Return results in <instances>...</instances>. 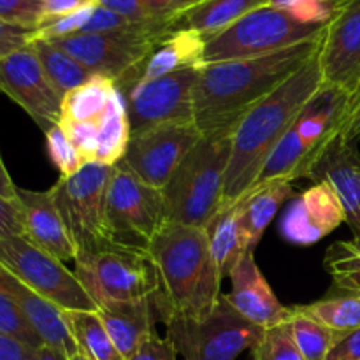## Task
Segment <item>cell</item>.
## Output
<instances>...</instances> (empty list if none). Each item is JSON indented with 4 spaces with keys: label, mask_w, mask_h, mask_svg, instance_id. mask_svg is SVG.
Wrapping results in <instances>:
<instances>
[{
    "label": "cell",
    "mask_w": 360,
    "mask_h": 360,
    "mask_svg": "<svg viewBox=\"0 0 360 360\" xmlns=\"http://www.w3.org/2000/svg\"><path fill=\"white\" fill-rule=\"evenodd\" d=\"M319 46L316 37L259 58L204 63L193 90L197 129L202 136L234 132L255 105L316 55Z\"/></svg>",
    "instance_id": "obj_1"
},
{
    "label": "cell",
    "mask_w": 360,
    "mask_h": 360,
    "mask_svg": "<svg viewBox=\"0 0 360 360\" xmlns=\"http://www.w3.org/2000/svg\"><path fill=\"white\" fill-rule=\"evenodd\" d=\"M319 53V51H316ZM323 91L316 55L288 77L266 101L252 109L232 132L231 158L225 172V204H234L255 186L264 164L294 129L308 105Z\"/></svg>",
    "instance_id": "obj_2"
},
{
    "label": "cell",
    "mask_w": 360,
    "mask_h": 360,
    "mask_svg": "<svg viewBox=\"0 0 360 360\" xmlns=\"http://www.w3.org/2000/svg\"><path fill=\"white\" fill-rule=\"evenodd\" d=\"M158 278L155 309L171 316L202 319L221 299V274L211 252L206 229L165 224L148 250Z\"/></svg>",
    "instance_id": "obj_3"
},
{
    "label": "cell",
    "mask_w": 360,
    "mask_h": 360,
    "mask_svg": "<svg viewBox=\"0 0 360 360\" xmlns=\"http://www.w3.org/2000/svg\"><path fill=\"white\" fill-rule=\"evenodd\" d=\"M58 125L84 164L116 165L132 137L125 97L104 76H94L63 97Z\"/></svg>",
    "instance_id": "obj_4"
},
{
    "label": "cell",
    "mask_w": 360,
    "mask_h": 360,
    "mask_svg": "<svg viewBox=\"0 0 360 360\" xmlns=\"http://www.w3.org/2000/svg\"><path fill=\"white\" fill-rule=\"evenodd\" d=\"M232 132L210 134L183 158L162 190L169 224L206 229L225 204Z\"/></svg>",
    "instance_id": "obj_5"
},
{
    "label": "cell",
    "mask_w": 360,
    "mask_h": 360,
    "mask_svg": "<svg viewBox=\"0 0 360 360\" xmlns=\"http://www.w3.org/2000/svg\"><path fill=\"white\" fill-rule=\"evenodd\" d=\"M112 171L115 165L84 164L76 174L60 176L49 188L77 253L118 248L108 218V188Z\"/></svg>",
    "instance_id": "obj_6"
},
{
    "label": "cell",
    "mask_w": 360,
    "mask_h": 360,
    "mask_svg": "<svg viewBox=\"0 0 360 360\" xmlns=\"http://www.w3.org/2000/svg\"><path fill=\"white\" fill-rule=\"evenodd\" d=\"M326 25L304 23L287 11L264 6L207 39L204 63L259 58L320 37Z\"/></svg>",
    "instance_id": "obj_7"
},
{
    "label": "cell",
    "mask_w": 360,
    "mask_h": 360,
    "mask_svg": "<svg viewBox=\"0 0 360 360\" xmlns=\"http://www.w3.org/2000/svg\"><path fill=\"white\" fill-rule=\"evenodd\" d=\"M74 274L98 306L153 299L158 278L146 252L109 248L102 252L77 253Z\"/></svg>",
    "instance_id": "obj_8"
},
{
    "label": "cell",
    "mask_w": 360,
    "mask_h": 360,
    "mask_svg": "<svg viewBox=\"0 0 360 360\" xmlns=\"http://www.w3.org/2000/svg\"><path fill=\"white\" fill-rule=\"evenodd\" d=\"M164 323L183 360H236L243 352L253 350L264 333L243 319L224 295L202 319L171 316Z\"/></svg>",
    "instance_id": "obj_9"
},
{
    "label": "cell",
    "mask_w": 360,
    "mask_h": 360,
    "mask_svg": "<svg viewBox=\"0 0 360 360\" xmlns=\"http://www.w3.org/2000/svg\"><path fill=\"white\" fill-rule=\"evenodd\" d=\"M172 30H176L174 23H167L141 30L76 34L53 39L51 42L83 63L95 76L112 79L123 90L155 46Z\"/></svg>",
    "instance_id": "obj_10"
},
{
    "label": "cell",
    "mask_w": 360,
    "mask_h": 360,
    "mask_svg": "<svg viewBox=\"0 0 360 360\" xmlns=\"http://www.w3.org/2000/svg\"><path fill=\"white\" fill-rule=\"evenodd\" d=\"M108 218L116 246L148 253L157 232L167 224L164 193L118 162L108 188Z\"/></svg>",
    "instance_id": "obj_11"
},
{
    "label": "cell",
    "mask_w": 360,
    "mask_h": 360,
    "mask_svg": "<svg viewBox=\"0 0 360 360\" xmlns=\"http://www.w3.org/2000/svg\"><path fill=\"white\" fill-rule=\"evenodd\" d=\"M0 266L62 311L97 309L74 271L27 238L0 239Z\"/></svg>",
    "instance_id": "obj_12"
},
{
    "label": "cell",
    "mask_w": 360,
    "mask_h": 360,
    "mask_svg": "<svg viewBox=\"0 0 360 360\" xmlns=\"http://www.w3.org/2000/svg\"><path fill=\"white\" fill-rule=\"evenodd\" d=\"M200 67L171 72L157 79L139 83L123 94L134 134L176 123H195V90Z\"/></svg>",
    "instance_id": "obj_13"
},
{
    "label": "cell",
    "mask_w": 360,
    "mask_h": 360,
    "mask_svg": "<svg viewBox=\"0 0 360 360\" xmlns=\"http://www.w3.org/2000/svg\"><path fill=\"white\" fill-rule=\"evenodd\" d=\"M323 90L354 95L360 88V0H341L320 35Z\"/></svg>",
    "instance_id": "obj_14"
},
{
    "label": "cell",
    "mask_w": 360,
    "mask_h": 360,
    "mask_svg": "<svg viewBox=\"0 0 360 360\" xmlns=\"http://www.w3.org/2000/svg\"><path fill=\"white\" fill-rule=\"evenodd\" d=\"M202 132L195 123H176L134 134L127 146L123 164L139 179L164 190L183 158L200 141Z\"/></svg>",
    "instance_id": "obj_15"
},
{
    "label": "cell",
    "mask_w": 360,
    "mask_h": 360,
    "mask_svg": "<svg viewBox=\"0 0 360 360\" xmlns=\"http://www.w3.org/2000/svg\"><path fill=\"white\" fill-rule=\"evenodd\" d=\"M0 90L48 132L58 125L63 97L58 94L32 42L0 60Z\"/></svg>",
    "instance_id": "obj_16"
},
{
    "label": "cell",
    "mask_w": 360,
    "mask_h": 360,
    "mask_svg": "<svg viewBox=\"0 0 360 360\" xmlns=\"http://www.w3.org/2000/svg\"><path fill=\"white\" fill-rule=\"evenodd\" d=\"M347 224L343 204L327 181H319L292 200L280 220V234L287 243L309 246L322 241Z\"/></svg>",
    "instance_id": "obj_17"
},
{
    "label": "cell",
    "mask_w": 360,
    "mask_h": 360,
    "mask_svg": "<svg viewBox=\"0 0 360 360\" xmlns=\"http://www.w3.org/2000/svg\"><path fill=\"white\" fill-rule=\"evenodd\" d=\"M229 278H231L232 288L224 297L243 319L260 329H269V327L290 322L294 316V306L288 308L281 304L271 288L269 281L257 266L253 253H246L245 257H241Z\"/></svg>",
    "instance_id": "obj_18"
},
{
    "label": "cell",
    "mask_w": 360,
    "mask_h": 360,
    "mask_svg": "<svg viewBox=\"0 0 360 360\" xmlns=\"http://www.w3.org/2000/svg\"><path fill=\"white\" fill-rule=\"evenodd\" d=\"M311 181H327L340 197L347 225L360 238V153L357 143H348L338 134L313 165Z\"/></svg>",
    "instance_id": "obj_19"
},
{
    "label": "cell",
    "mask_w": 360,
    "mask_h": 360,
    "mask_svg": "<svg viewBox=\"0 0 360 360\" xmlns=\"http://www.w3.org/2000/svg\"><path fill=\"white\" fill-rule=\"evenodd\" d=\"M0 292L13 299L14 304L27 316L46 347L56 348L69 357L79 354L76 341L63 319L62 309L35 294L32 288H28L23 281L18 280L2 266H0Z\"/></svg>",
    "instance_id": "obj_20"
},
{
    "label": "cell",
    "mask_w": 360,
    "mask_h": 360,
    "mask_svg": "<svg viewBox=\"0 0 360 360\" xmlns=\"http://www.w3.org/2000/svg\"><path fill=\"white\" fill-rule=\"evenodd\" d=\"M18 202L23 217L25 238L28 241L62 262L76 259L77 250L69 239L51 190L35 192L18 188Z\"/></svg>",
    "instance_id": "obj_21"
},
{
    "label": "cell",
    "mask_w": 360,
    "mask_h": 360,
    "mask_svg": "<svg viewBox=\"0 0 360 360\" xmlns=\"http://www.w3.org/2000/svg\"><path fill=\"white\" fill-rule=\"evenodd\" d=\"M204 48L206 41L197 32L181 30V28L172 30L155 46L150 56L136 70L130 83L123 88L122 94H127L136 84L167 76L171 72H178L188 67H202Z\"/></svg>",
    "instance_id": "obj_22"
},
{
    "label": "cell",
    "mask_w": 360,
    "mask_h": 360,
    "mask_svg": "<svg viewBox=\"0 0 360 360\" xmlns=\"http://www.w3.org/2000/svg\"><path fill=\"white\" fill-rule=\"evenodd\" d=\"M153 309V299L116 302L97 308L98 316L123 360L132 357L150 338L157 334Z\"/></svg>",
    "instance_id": "obj_23"
},
{
    "label": "cell",
    "mask_w": 360,
    "mask_h": 360,
    "mask_svg": "<svg viewBox=\"0 0 360 360\" xmlns=\"http://www.w3.org/2000/svg\"><path fill=\"white\" fill-rule=\"evenodd\" d=\"M327 146L329 144L319 146V144L306 141L294 125V129L288 130L287 136L278 143L273 153L269 155L255 185L273 181L292 183L302 178H309L313 165Z\"/></svg>",
    "instance_id": "obj_24"
},
{
    "label": "cell",
    "mask_w": 360,
    "mask_h": 360,
    "mask_svg": "<svg viewBox=\"0 0 360 360\" xmlns=\"http://www.w3.org/2000/svg\"><path fill=\"white\" fill-rule=\"evenodd\" d=\"M292 193H294L292 183L273 181L252 186L239 199V206H241L239 218H241V229L250 253H253V250L257 248L281 204L288 197H292Z\"/></svg>",
    "instance_id": "obj_25"
},
{
    "label": "cell",
    "mask_w": 360,
    "mask_h": 360,
    "mask_svg": "<svg viewBox=\"0 0 360 360\" xmlns=\"http://www.w3.org/2000/svg\"><path fill=\"white\" fill-rule=\"evenodd\" d=\"M264 6H269V0H204L178 14L174 28L197 32L207 41Z\"/></svg>",
    "instance_id": "obj_26"
},
{
    "label": "cell",
    "mask_w": 360,
    "mask_h": 360,
    "mask_svg": "<svg viewBox=\"0 0 360 360\" xmlns=\"http://www.w3.org/2000/svg\"><path fill=\"white\" fill-rule=\"evenodd\" d=\"M239 211H241L239 200L224 206L206 227L211 252H213L221 278H229L241 257L250 253L245 234H243Z\"/></svg>",
    "instance_id": "obj_27"
},
{
    "label": "cell",
    "mask_w": 360,
    "mask_h": 360,
    "mask_svg": "<svg viewBox=\"0 0 360 360\" xmlns=\"http://www.w3.org/2000/svg\"><path fill=\"white\" fill-rule=\"evenodd\" d=\"M67 327L79 354L88 360H123L111 336L105 330L97 309L95 311H63Z\"/></svg>",
    "instance_id": "obj_28"
},
{
    "label": "cell",
    "mask_w": 360,
    "mask_h": 360,
    "mask_svg": "<svg viewBox=\"0 0 360 360\" xmlns=\"http://www.w3.org/2000/svg\"><path fill=\"white\" fill-rule=\"evenodd\" d=\"M32 46H34L35 53H37L39 60L42 63V69L48 74L49 81H51L53 86L58 90L62 97H65L74 88L81 86V84H84L95 76L90 69H86L83 63L77 62L74 56H70L62 48L53 44L51 41L34 39Z\"/></svg>",
    "instance_id": "obj_29"
},
{
    "label": "cell",
    "mask_w": 360,
    "mask_h": 360,
    "mask_svg": "<svg viewBox=\"0 0 360 360\" xmlns=\"http://www.w3.org/2000/svg\"><path fill=\"white\" fill-rule=\"evenodd\" d=\"M323 269L333 278L330 292L360 295V238L333 243L323 257Z\"/></svg>",
    "instance_id": "obj_30"
},
{
    "label": "cell",
    "mask_w": 360,
    "mask_h": 360,
    "mask_svg": "<svg viewBox=\"0 0 360 360\" xmlns=\"http://www.w3.org/2000/svg\"><path fill=\"white\" fill-rule=\"evenodd\" d=\"M299 308L336 334H348L360 329V295L329 292L323 299Z\"/></svg>",
    "instance_id": "obj_31"
},
{
    "label": "cell",
    "mask_w": 360,
    "mask_h": 360,
    "mask_svg": "<svg viewBox=\"0 0 360 360\" xmlns=\"http://www.w3.org/2000/svg\"><path fill=\"white\" fill-rule=\"evenodd\" d=\"M295 343L304 360H327L334 345L343 334H336L316 319L294 306V316L290 320Z\"/></svg>",
    "instance_id": "obj_32"
},
{
    "label": "cell",
    "mask_w": 360,
    "mask_h": 360,
    "mask_svg": "<svg viewBox=\"0 0 360 360\" xmlns=\"http://www.w3.org/2000/svg\"><path fill=\"white\" fill-rule=\"evenodd\" d=\"M252 352L253 360H304L295 343L290 322L264 329L262 338Z\"/></svg>",
    "instance_id": "obj_33"
},
{
    "label": "cell",
    "mask_w": 360,
    "mask_h": 360,
    "mask_svg": "<svg viewBox=\"0 0 360 360\" xmlns=\"http://www.w3.org/2000/svg\"><path fill=\"white\" fill-rule=\"evenodd\" d=\"M0 333L16 338V340L27 343L28 347L35 348V350L44 347L41 336L35 333L27 316L14 304L13 299H9L2 292H0Z\"/></svg>",
    "instance_id": "obj_34"
},
{
    "label": "cell",
    "mask_w": 360,
    "mask_h": 360,
    "mask_svg": "<svg viewBox=\"0 0 360 360\" xmlns=\"http://www.w3.org/2000/svg\"><path fill=\"white\" fill-rule=\"evenodd\" d=\"M46 136V150L51 164L60 171V176H72L84 165L79 153L76 151L74 144L65 136L60 125L51 127Z\"/></svg>",
    "instance_id": "obj_35"
},
{
    "label": "cell",
    "mask_w": 360,
    "mask_h": 360,
    "mask_svg": "<svg viewBox=\"0 0 360 360\" xmlns=\"http://www.w3.org/2000/svg\"><path fill=\"white\" fill-rule=\"evenodd\" d=\"M98 6L134 21V23H150V21H172L176 18L167 16L155 0H97Z\"/></svg>",
    "instance_id": "obj_36"
},
{
    "label": "cell",
    "mask_w": 360,
    "mask_h": 360,
    "mask_svg": "<svg viewBox=\"0 0 360 360\" xmlns=\"http://www.w3.org/2000/svg\"><path fill=\"white\" fill-rule=\"evenodd\" d=\"M341 0H269V6L287 11L304 23L326 25Z\"/></svg>",
    "instance_id": "obj_37"
},
{
    "label": "cell",
    "mask_w": 360,
    "mask_h": 360,
    "mask_svg": "<svg viewBox=\"0 0 360 360\" xmlns=\"http://www.w3.org/2000/svg\"><path fill=\"white\" fill-rule=\"evenodd\" d=\"M44 16V0H0V20L37 30Z\"/></svg>",
    "instance_id": "obj_38"
},
{
    "label": "cell",
    "mask_w": 360,
    "mask_h": 360,
    "mask_svg": "<svg viewBox=\"0 0 360 360\" xmlns=\"http://www.w3.org/2000/svg\"><path fill=\"white\" fill-rule=\"evenodd\" d=\"M25 238L23 217H21L20 202L6 199L0 195V239Z\"/></svg>",
    "instance_id": "obj_39"
},
{
    "label": "cell",
    "mask_w": 360,
    "mask_h": 360,
    "mask_svg": "<svg viewBox=\"0 0 360 360\" xmlns=\"http://www.w3.org/2000/svg\"><path fill=\"white\" fill-rule=\"evenodd\" d=\"M34 37L35 30L16 27V25H11L7 21L0 20V60L6 58L11 53L28 46L34 41Z\"/></svg>",
    "instance_id": "obj_40"
},
{
    "label": "cell",
    "mask_w": 360,
    "mask_h": 360,
    "mask_svg": "<svg viewBox=\"0 0 360 360\" xmlns=\"http://www.w3.org/2000/svg\"><path fill=\"white\" fill-rule=\"evenodd\" d=\"M178 359V350L174 343L167 336L160 338L155 334L153 338L146 341L136 354L127 360H176Z\"/></svg>",
    "instance_id": "obj_41"
},
{
    "label": "cell",
    "mask_w": 360,
    "mask_h": 360,
    "mask_svg": "<svg viewBox=\"0 0 360 360\" xmlns=\"http://www.w3.org/2000/svg\"><path fill=\"white\" fill-rule=\"evenodd\" d=\"M340 136L348 143H357L360 137V88L348 98L347 111L340 125Z\"/></svg>",
    "instance_id": "obj_42"
},
{
    "label": "cell",
    "mask_w": 360,
    "mask_h": 360,
    "mask_svg": "<svg viewBox=\"0 0 360 360\" xmlns=\"http://www.w3.org/2000/svg\"><path fill=\"white\" fill-rule=\"evenodd\" d=\"M91 6H97V0H44V16H42V21L69 16V14L79 13V11L88 9Z\"/></svg>",
    "instance_id": "obj_43"
},
{
    "label": "cell",
    "mask_w": 360,
    "mask_h": 360,
    "mask_svg": "<svg viewBox=\"0 0 360 360\" xmlns=\"http://www.w3.org/2000/svg\"><path fill=\"white\" fill-rule=\"evenodd\" d=\"M0 360H37V350L16 338L0 333Z\"/></svg>",
    "instance_id": "obj_44"
},
{
    "label": "cell",
    "mask_w": 360,
    "mask_h": 360,
    "mask_svg": "<svg viewBox=\"0 0 360 360\" xmlns=\"http://www.w3.org/2000/svg\"><path fill=\"white\" fill-rule=\"evenodd\" d=\"M327 360H360V329L343 334L333 347Z\"/></svg>",
    "instance_id": "obj_45"
},
{
    "label": "cell",
    "mask_w": 360,
    "mask_h": 360,
    "mask_svg": "<svg viewBox=\"0 0 360 360\" xmlns=\"http://www.w3.org/2000/svg\"><path fill=\"white\" fill-rule=\"evenodd\" d=\"M155 2H157V6L160 7L167 16L176 18L178 14L185 13L186 9L204 2V0H155Z\"/></svg>",
    "instance_id": "obj_46"
},
{
    "label": "cell",
    "mask_w": 360,
    "mask_h": 360,
    "mask_svg": "<svg viewBox=\"0 0 360 360\" xmlns=\"http://www.w3.org/2000/svg\"><path fill=\"white\" fill-rule=\"evenodd\" d=\"M0 195L6 197V199L16 200L18 199V186L14 185L13 179H11L9 172H7L6 164L2 160V155H0Z\"/></svg>",
    "instance_id": "obj_47"
},
{
    "label": "cell",
    "mask_w": 360,
    "mask_h": 360,
    "mask_svg": "<svg viewBox=\"0 0 360 360\" xmlns=\"http://www.w3.org/2000/svg\"><path fill=\"white\" fill-rule=\"evenodd\" d=\"M37 360H70V357L63 352L56 350V348L51 347H41L37 350Z\"/></svg>",
    "instance_id": "obj_48"
},
{
    "label": "cell",
    "mask_w": 360,
    "mask_h": 360,
    "mask_svg": "<svg viewBox=\"0 0 360 360\" xmlns=\"http://www.w3.org/2000/svg\"><path fill=\"white\" fill-rule=\"evenodd\" d=\"M70 360H88V359L84 357L83 354H76V355H72V357H70Z\"/></svg>",
    "instance_id": "obj_49"
}]
</instances>
